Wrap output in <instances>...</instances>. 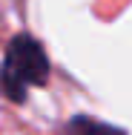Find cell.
<instances>
[{
  "label": "cell",
  "instance_id": "cell-1",
  "mask_svg": "<svg viewBox=\"0 0 132 135\" xmlns=\"http://www.w3.org/2000/svg\"><path fill=\"white\" fill-rule=\"evenodd\" d=\"M49 75V60L43 46L29 37V35H17L9 49H6V60L0 69V86L9 98L23 101L29 86H40Z\"/></svg>",
  "mask_w": 132,
  "mask_h": 135
},
{
  "label": "cell",
  "instance_id": "cell-2",
  "mask_svg": "<svg viewBox=\"0 0 132 135\" xmlns=\"http://www.w3.org/2000/svg\"><path fill=\"white\" fill-rule=\"evenodd\" d=\"M66 135H124V132H118L106 124H98V121H89V118H78L69 124Z\"/></svg>",
  "mask_w": 132,
  "mask_h": 135
}]
</instances>
